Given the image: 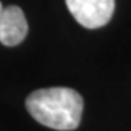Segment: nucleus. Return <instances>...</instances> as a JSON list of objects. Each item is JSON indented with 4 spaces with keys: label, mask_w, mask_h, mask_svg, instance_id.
Wrapping results in <instances>:
<instances>
[{
    "label": "nucleus",
    "mask_w": 131,
    "mask_h": 131,
    "mask_svg": "<svg viewBox=\"0 0 131 131\" xmlns=\"http://www.w3.org/2000/svg\"><path fill=\"white\" fill-rule=\"evenodd\" d=\"M2 10H3V6H2V3H0V15H2Z\"/></svg>",
    "instance_id": "20e7f679"
},
{
    "label": "nucleus",
    "mask_w": 131,
    "mask_h": 131,
    "mask_svg": "<svg viewBox=\"0 0 131 131\" xmlns=\"http://www.w3.org/2000/svg\"><path fill=\"white\" fill-rule=\"evenodd\" d=\"M28 34V22L24 12L18 6L3 7L0 15V42L15 47L25 39Z\"/></svg>",
    "instance_id": "7ed1b4c3"
},
{
    "label": "nucleus",
    "mask_w": 131,
    "mask_h": 131,
    "mask_svg": "<svg viewBox=\"0 0 131 131\" xmlns=\"http://www.w3.org/2000/svg\"><path fill=\"white\" fill-rule=\"evenodd\" d=\"M26 109L35 121L52 130H76L82 119L83 99L70 88H47L26 98Z\"/></svg>",
    "instance_id": "f257e3e1"
},
{
    "label": "nucleus",
    "mask_w": 131,
    "mask_h": 131,
    "mask_svg": "<svg viewBox=\"0 0 131 131\" xmlns=\"http://www.w3.org/2000/svg\"><path fill=\"white\" fill-rule=\"evenodd\" d=\"M66 5L82 26L96 29L111 20L115 0H66Z\"/></svg>",
    "instance_id": "f03ea898"
}]
</instances>
